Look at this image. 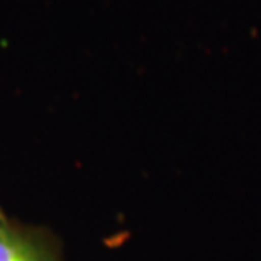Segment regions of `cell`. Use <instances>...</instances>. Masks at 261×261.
Returning <instances> with one entry per match:
<instances>
[{"instance_id": "6da1fadb", "label": "cell", "mask_w": 261, "mask_h": 261, "mask_svg": "<svg viewBox=\"0 0 261 261\" xmlns=\"http://www.w3.org/2000/svg\"><path fill=\"white\" fill-rule=\"evenodd\" d=\"M0 261H63L61 244L48 229L5 216L0 221Z\"/></svg>"}, {"instance_id": "7a4b0ae2", "label": "cell", "mask_w": 261, "mask_h": 261, "mask_svg": "<svg viewBox=\"0 0 261 261\" xmlns=\"http://www.w3.org/2000/svg\"><path fill=\"white\" fill-rule=\"evenodd\" d=\"M4 217H5V214H4V211H2V208H0V221H2Z\"/></svg>"}]
</instances>
